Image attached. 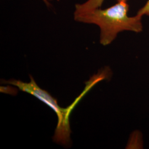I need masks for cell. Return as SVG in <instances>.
<instances>
[{
  "instance_id": "3",
  "label": "cell",
  "mask_w": 149,
  "mask_h": 149,
  "mask_svg": "<svg viewBox=\"0 0 149 149\" xmlns=\"http://www.w3.org/2000/svg\"><path fill=\"white\" fill-rule=\"evenodd\" d=\"M144 146L143 134L139 130H134L130 134L125 149H141Z\"/></svg>"
},
{
  "instance_id": "5",
  "label": "cell",
  "mask_w": 149,
  "mask_h": 149,
  "mask_svg": "<svg viewBox=\"0 0 149 149\" xmlns=\"http://www.w3.org/2000/svg\"><path fill=\"white\" fill-rule=\"evenodd\" d=\"M136 14L142 17L144 16L149 17V0H147L144 5L139 9Z\"/></svg>"
},
{
  "instance_id": "6",
  "label": "cell",
  "mask_w": 149,
  "mask_h": 149,
  "mask_svg": "<svg viewBox=\"0 0 149 149\" xmlns=\"http://www.w3.org/2000/svg\"><path fill=\"white\" fill-rule=\"evenodd\" d=\"M43 2L45 3V4L48 7L49 6H51L50 5V1H52V0H42Z\"/></svg>"
},
{
  "instance_id": "4",
  "label": "cell",
  "mask_w": 149,
  "mask_h": 149,
  "mask_svg": "<svg viewBox=\"0 0 149 149\" xmlns=\"http://www.w3.org/2000/svg\"><path fill=\"white\" fill-rule=\"evenodd\" d=\"M118 1H127L128 0H117ZM104 0H87L82 4H76L75 5L74 13H82L98 8H101Z\"/></svg>"
},
{
  "instance_id": "2",
  "label": "cell",
  "mask_w": 149,
  "mask_h": 149,
  "mask_svg": "<svg viewBox=\"0 0 149 149\" xmlns=\"http://www.w3.org/2000/svg\"><path fill=\"white\" fill-rule=\"evenodd\" d=\"M31 81L29 82H24L19 80H12L6 81L7 84L12 85L17 87L19 90L28 93L35 96L38 99L43 102L50 107L56 114L58 117V125L55 129L53 136L54 141L63 145H68L70 143L71 129L70 127V114L78 101L81 98L86 90L81 95L77 98L74 102L69 107L66 108L59 106L56 100L50 95L47 91L40 88L32 76H30Z\"/></svg>"
},
{
  "instance_id": "1",
  "label": "cell",
  "mask_w": 149,
  "mask_h": 149,
  "mask_svg": "<svg viewBox=\"0 0 149 149\" xmlns=\"http://www.w3.org/2000/svg\"><path fill=\"white\" fill-rule=\"evenodd\" d=\"M129 6L127 1H118L105 9L98 8L82 13H74L76 21L96 24L100 28V43L107 46L124 31L140 33L143 31V17L128 15Z\"/></svg>"
}]
</instances>
